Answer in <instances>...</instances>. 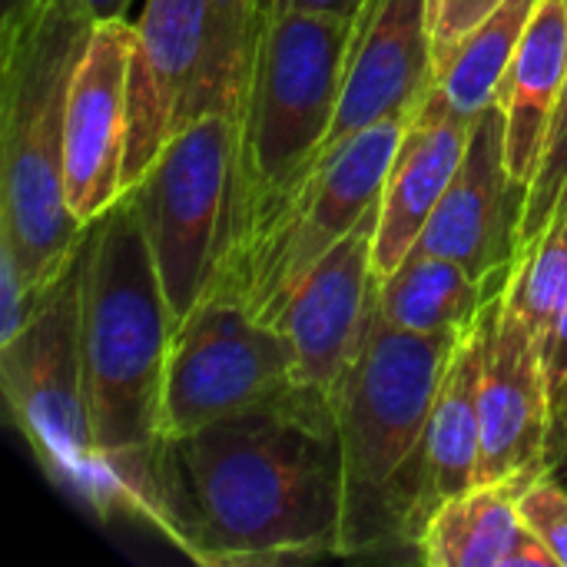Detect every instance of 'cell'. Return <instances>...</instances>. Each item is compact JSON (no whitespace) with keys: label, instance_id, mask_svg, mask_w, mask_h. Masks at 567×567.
I'll return each instance as SVG.
<instances>
[{"label":"cell","instance_id":"obj_1","mask_svg":"<svg viewBox=\"0 0 567 567\" xmlns=\"http://www.w3.org/2000/svg\"><path fill=\"white\" fill-rule=\"evenodd\" d=\"M203 567L342 558V442L336 402L316 392L163 439L146 518Z\"/></svg>","mask_w":567,"mask_h":567},{"label":"cell","instance_id":"obj_2","mask_svg":"<svg viewBox=\"0 0 567 567\" xmlns=\"http://www.w3.org/2000/svg\"><path fill=\"white\" fill-rule=\"evenodd\" d=\"M173 332L143 226L123 196L86 223L80 243V355L96 452L120 485L126 518L140 525L163 439Z\"/></svg>","mask_w":567,"mask_h":567},{"label":"cell","instance_id":"obj_3","mask_svg":"<svg viewBox=\"0 0 567 567\" xmlns=\"http://www.w3.org/2000/svg\"><path fill=\"white\" fill-rule=\"evenodd\" d=\"M70 0H43L0 27V239L33 296L80 252L86 226L66 203V93L90 37Z\"/></svg>","mask_w":567,"mask_h":567},{"label":"cell","instance_id":"obj_4","mask_svg":"<svg viewBox=\"0 0 567 567\" xmlns=\"http://www.w3.org/2000/svg\"><path fill=\"white\" fill-rule=\"evenodd\" d=\"M458 336H412L372 309L336 389L342 558L412 548L435 392Z\"/></svg>","mask_w":567,"mask_h":567},{"label":"cell","instance_id":"obj_5","mask_svg":"<svg viewBox=\"0 0 567 567\" xmlns=\"http://www.w3.org/2000/svg\"><path fill=\"white\" fill-rule=\"evenodd\" d=\"M355 20L262 10L249 83L236 113L229 209L219 262L319 163L336 123ZM219 269V266H216Z\"/></svg>","mask_w":567,"mask_h":567},{"label":"cell","instance_id":"obj_6","mask_svg":"<svg viewBox=\"0 0 567 567\" xmlns=\"http://www.w3.org/2000/svg\"><path fill=\"white\" fill-rule=\"evenodd\" d=\"M262 0H146L133 23L123 193L163 146L206 116H236Z\"/></svg>","mask_w":567,"mask_h":567},{"label":"cell","instance_id":"obj_7","mask_svg":"<svg viewBox=\"0 0 567 567\" xmlns=\"http://www.w3.org/2000/svg\"><path fill=\"white\" fill-rule=\"evenodd\" d=\"M409 123H379L319 156L286 199L216 269L213 289L272 326L286 296L379 206Z\"/></svg>","mask_w":567,"mask_h":567},{"label":"cell","instance_id":"obj_8","mask_svg":"<svg viewBox=\"0 0 567 567\" xmlns=\"http://www.w3.org/2000/svg\"><path fill=\"white\" fill-rule=\"evenodd\" d=\"M0 389L40 472L96 518H126L116 478L96 452L80 355V252L30 322L0 342Z\"/></svg>","mask_w":567,"mask_h":567},{"label":"cell","instance_id":"obj_9","mask_svg":"<svg viewBox=\"0 0 567 567\" xmlns=\"http://www.w3.org/2000/svg\"><path fill=\"white\" fill-rule=\"evenodd\" d=\"M236 150V116H206L173 136L123 193L143 226L173 326L213 289Z\"/></svg>","mask_w":567,"mask_h":567},{"label":"cell","instance_id":"obj_10","mask_svg":"<svg viewBox=\"0 0 567 567\" xmlns=\"http://www.w3.org/2000/svg\"><path fill=\"white\" fill-rule=\"evenodd\" d=\"M292 342L239 299L209 292L173 332L163 385V439L302 399ZM159 439V442H163Z\"/></svg>","mask_w":567,"mask_h":567},{"label":"cell","instance_id":"obj_11","mask_svg":"<svg viewBox=\"0 0 567 567\" xmlns=\"http://www.w3.org/2000/svg\"><path fill=\"white\" fill-rule=\"evenodd\" d=\"M525 203L528 186L508 169L505 116L495 103L472 123L462 166L415 249L458 262L478 282L508 286L522 256Z\"/></svg>","mask_w":567,"mask_h":567},{"label":"cell","instance_id":"obj_12","mask_svg":"<svg viewBox=\"0 0 567 567\" xmlns=\"http://www.w3.org/2000/svg\"><path fill=\"white\" fill-rule=\"evenodd\" d=\"M482 458L475 485L528 488L551 472V389L542 342L505 309V292L482 312Z\"/></svg>","mask_w":567,"mask_h":567},{"label":"cell","instance_id":"obj_13","mask_svg":"<svg viewBox=\"0 0 567 567\" xmlns=\"http://www.w3.org/2000/svg\"><path fill=\"white\" fill-rule=\"evenodd\" d=\"M133 20L90 27L66 93V203L86 226L123 199Z\"/></svg>","mask_w":567,"mask_h":567},{"label":"cell","instance_id":"obj_14","mask_svg":"<svg viewBox=\"0 0 567 567\" xmlns=\"http://www.w3.org/2000/svg\"><path fill=\"white\" fill-rule=\"evenodd\" d=\"M375 229L379 206L286 296L272 319L292 342L299 385L332 402L375 309Z\"/></svg>","mask_w":567,"mask_h":567},{"label":"cell","instance_id":"obj_15","mask_svg":"<svg viewBox=\"0 0 567 567\" xmlns=\"http://www.w3.org/2000/svg\"><path fill=\"white\" fill-rule=\"evenodd\" d=\"M432 76L425 0H369L355 17L339 110L322 153L379 123H412Z\"/></svg>","mask_w":567,"mask_h":567},{"label":"cell","instance_id":"obj_16","mask_svg":"<svg viewBox=\"0 0 567 567\" xmlns=\"http://www.w3.org/2000/svg\"><path fill=\"white\" fill-rule=\"evenodd\" d=\"M472 123L439 120V123H409L395 150V159L385 176L379 199V229H375V276H392L402 259L415 249L429 219L435 216L452 176L462 166Z\"/></svg>","mask_w":567,"mask_h":567},{"label":"cell","instance_id":"obj_17","mask_svg":"<svg viewBox=\"0 0 567 567\" xmlns=\"http://www.w3.org/2000/svg\"><path fill=\"white\" fill-rule=\"evenodd\" d=\"M567 83V0H538L532 23L498 90L505 116V159L518 183L532 186L545 140Z\"/></svg>","mask_w":567,"mask_h":567},{"label":"cell","instance_id":"obj_18","mask_svg":"<svg viewBox=\"0 0 567 567\" xmlns=\"http://www.w3.org/2000/svg\"><path fill=\"white\" fill-rule=\"evenodd\" d=\"M412 551L429 567H558L518 515V488L475 485L439 505Z\"/></svg>","mask_w":567,"mask_h":567},{"label":"cell","instance_id":"obj_19","mask_svg":"<svg viewBox=\"0 0 567 567\" xmlns=\"http://www.w3.org/2000/svg\"><path fill=\"white\" fill-rule=\"evenodd\" d=\"M482 316L478 322L458 336L449 365L442 372L432 419H429V442H425V478L422 498L415 515V535L425 518L475 488L478 482V458H482ZM412 535V542H415Z\"/></svg>","mask_w":567,"mask_h":567},{"label":"cell","instance_id":"obj_20","mask_svg":"<svg viewBox=\"0 0 567 567\" xmlns=\"http://www.w3.org/2000/svg\"><path fill=\"white\" fill-rule=\"evenodd\" d=\"M505 289L508 286L478 282L452 259L412 249L392 276L379 279L375 306L379 316L402 332L462 336Z\"/></svg>","mask_w":567,"mask_h":567},{"label":"cell","instance_id":"obj_21","mask_svg":"<svg viewBox=\"0 0 567 567\" xmlns=\"http://www.w3.org/2000/svg\"><path fill=\"white\" fill-rule=\"evenodd\" d=\"M535 7L538 0H505L482 27H475L435 73L412 123H475L488 106H495L502 80L532 23Z\"/></svg>","mask_w":567,"mask_h":567},{"label":"cell","instance_id":"obj_22","mask_svg":"<svg viewBox=\"0 0 567 567\" xmlns=\"http://www.w3.org/2000/svg\"><path fill=\"white\" fill-rule=\"evenodd\" d=\"M567 302V203L551 223L522 249L508 289L505 309L542 342L558 309Z\"/></svg>","mask_w":567,"mask_h":567},{"label":"cell","instance_id":"obj_23","mask_svg":"<svg viewBox=\"0 0 567 567\" xmlns=\"http://www.w3.org/2000/svg\"><path fill=\"white\" fill-rule=\"evenodd\" d=\"M567 203V83L548 140L545 153L538 163V173L528 186V203H525V223H522V249L551 223V216Z\"/></svg>","mask_w":567,"mask_h":567},{"label":"cell","instance_id":"obj_24","mask_svg":"<svg viewBox=\"0 0 567 567\" xmlns=\"http://www.w3.org/2000/svg\"><path fill=\"white\" fill-rule=\"evenodd\" d=\"M518 515L528 532L555 555L558 567H567V488L555 478V472L518 492Z\"/></svg>","mask_w":567,"mask_h":567},{"label":"cell","instance_id":"obj_25","mask_svg":"<svg viewBox=\"0 0 567 567\" xmlns=\"http://www.w3.org/2000/svg\"><path fill=\"white\" fill-rule=\"evenodd\" d=\"M502 3L505 0H425V20H429V37H432L435 73L445 66V60L455 53V47L475 27H482Z\"/></svg>","mask_w":567,"mask_h":567},{"label":"cell","instance_id":"obj_26","mask_svg":"<svg viewBox=\"0 0 567 567\" xmlns=\"http://www.w3.org/2000/svg\"><path fill=\"white\" fill-rule=\"evenodd\" d=\"M542 365H545L548 389L555 395V389L565 382L567 375V302L558 309L548 332L542 336Z\"/></svg>","mask_w":567,"mask_h":567},{"label":"cell","instance_id":"obj_27","mask_svg":"<svg viewBox=\"0 0 567 567\" xmlns=\"http://www.w3.org/2000/svg\"><path fill=\"white\" fill-rule=\"evenodd\" d=\"M369 0H279V7H292L302 13L336 17V20H355Z\"/></svg>","mask_w":567,"mask_h":567},{"label":"cell","instance_id":"obj_28","mask_svg":"<svg viewBox=\"0 0 567 567\" xmlns=\"http://www.w3.org/2000/svg\"><path fill=\"white\" fill-rule=\"evenodd\" d=\"M567 439V375L565 382L555 389L551 395V445H548V462L555 458V452L561 449Z\"/></svg>","mask_w":567,"mask_h":567},{"label":"cell","instance_id":"obj_29","mask_svg":"<svg viewBox=\"0 0 567 567\" xmlns=\"http://www.w3.org/2000/svg\"><path fill=\"white\" fill-rule=\"evenodd\" d=\"M90 23H103V20H120L130 10V0H70Z\"/></svg>","mask_w":567,"mask_h":567},{"label":"cell","instance_id":"obj_30","mask_svg":"<svg viewBox=\"0 0 567 567\" xmlns=\"http://www.w3.org/2000/svg\"><path fill=\"white\" fill-rule=\"evenodd\" d=\"M37 3H43V0H0V27L20 20V17H27Z\"/></svg>","mask_w":567,"mask_h":567},{"label":"cell","instance_id":"obj_31","mask_svg":"<svg viewBox=\"0 0 567 567\" xmlns=\"http://www.w3.org/2000/svg\"><path fill=\"white\" fill-rule=\"evenodd\" d=\"M561 458H567V439H565V442H561V449L555 452V458H551V472L558 468V462H561Z\"/></svg>","mask_w":567,"mask_h":567},{"label":"cell","instance_id":"obj_32","mask_svg":"<svg viewBox=\"0 0 567 567\" xmlns=\"http://www.w3.org/2000/svg\"><path fill=\"white\" fill-rule=\"evenodd\" d=\"M269 7H279V0H262V10H269Z\"/></svg>","mask_w":567,"mask_h":567}]
</instances>
